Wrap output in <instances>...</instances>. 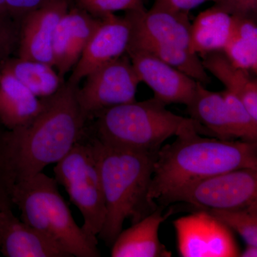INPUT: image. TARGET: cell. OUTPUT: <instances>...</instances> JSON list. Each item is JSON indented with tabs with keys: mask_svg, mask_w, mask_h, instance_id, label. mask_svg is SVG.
I'll use <instances>...</instances> for the list:
<instances>
[{
	"mask_svg": "<svg viewBox=\"0 0 257 257\" xmlns=\"http://www.w3.org/2000/svg\"><path fill=\"white\" fill-rule=\"evenodd\" d=\"M202 126L186 118L177 139L161 147L148 198H159L191 182L238 169L257 170V143L202 138Z\"/></svg>",
	"mask_w": 257,
	"mask_h": 257,
	"instance_id": "6da1fadb",
	"label": "cell"
},
{
	"mask_svg": "<svg viewBox=\"0 0 257 257\" xmlns=\"http://www.w3.org/2000/svg\"><path fill=\"white\" fill-rule=\"evenodd\" d=\"M79 86L66 82L35 119L6 132L16 182L40 173L62 160L82 138L88 120L77 98Z\"/></svg>",
	"mask_w": 257,
	"mask_h": 257,
	"instance_id": "7a4b0ae2",
	"label": "cell"
},
{
	"mask_svg": "<svg viewBox=\"0 0 257 257\" xmlns=\"http://www.w3.org/2000/svg\"><path fill=\"white\" fill-rule=\"evenodd\" d=\"M94 139L106 207L98 236L111 246L126 219L135 224L158 207L150 202L148 193L159 151L113 146Z\"/></svg>",
	"mask_w": 257,
	"mask_h": 257,
	"instance_id": "3957f363",
	"label": "cell"
},
{
	"mask_svg": "<svg viewBox=\"0 0 257 257\" xmlns=\"http://www.w3.org/2000/svg\"><path fill=\"white\" fill-rule=\"evenodd\" d=\"M57 184L42 172L15 182L13 202L21 211L22 220L58 243L71 257L100 256L97 239L75 222Z\"/></svg>",
	"mask_w": 257,
	"mask_h": 257,
	"instance_id": "277c9868",
	"label": "cell"
},
{
	"mask_svg": "<svg viewBox=\"0 0 257 257\" xmlns=\"http://www.w3.org/2000/svg\"><path fill=\"white\" fill-rule=\"evenodd\" d=\"M155 97L104 109L96 114L91 133L101 143L146 151H159L176 136L186 118L168 110Z\"/></svg>",
	"mask_w": 257,
	"mask_h": 257,
	"instance_id": "5b68a950",
	"label": "cell"
},
{
	"mask_svg": "<svg viewBox=\"0 0 257 257\" xmlns=\"http://www.w3.org/2000/svg\"><path fill=\"white\" fill-rule=\"evenodd\" d=\"M54 173L57 184L63 186L82 214L83 231L96 238L104 224L106 207L95 139L92 133L87 135V128L68 154L56 163Z\"/></svg>",
	"mask_w": 257,
	"mask_h": 257,
	"instance_id": "8992f818",
	"label": "cell"
},
{
	"mask_svg": "<svg viewBox=\"0 0 257 257\" xmlns=\"http://www.w3.org/2000/svg\"><path fill=\"white\" fill-rule=\"evenodd\" d=\"M155 202L165 208L186 203L203 210L246 207L257 202V170L238 169L191 182L167 193Z\"/></svg>",
	"mask_w": 257,
	"mask_h": 257,
	"instance_id": "52a82bcc",
	"label": "cell"
},
{
	"mask_svg": "<svg viewBox=\"0 0 257 257\" xmlns=\"http://www.w3.org/2000/svg\"><path fill=\"white\" fill-rule=\"evenodd\" d=\"M77 98L88 121L104 109L136 101L137 89L141 82L128 56L107 62L90 72Z\"/></svg>",
	"mask_w": 257,
	"mask_h": 257,
	"instance_id": "ba28073f",
	"label": "cell"
},
{
	"mask_svg": "<svg viewBox=\"0 0 257 257\" xmlns=\"http://www.w3.org/2000/svg\"><path fill=\"white\" fill-rule=\"evenodd\" d=\"M179 256L182 257L239 256L232 231L203 209L173 221Z\"/></svg>",
	"mask_w": 257,
	"mask_h": 257,
	"instance_id": "9c48e42d",
	"label": "cell"
},
{
	"mask_svg": "<svg viewBox=\"0 0 257 257\" xmlns=\"http://www.w3.org/2000/svg\"><path fill=\"white\" fill-rule=\"evenodd\" d=\"M140 81L154 92V97L165 103L187 106L192 100L198 82L161 60L153 54L130 47L126 51Z\"/></svg>",
	"mask_w": 257,
	"mask_h": 257,
	"instance_id": "30bf717a",
	"label": "cell"
},
{
	"mask_svg": "<svg viewBox=\"0 0 257 257\" xmlns=\"http://www.w3.org/2000/svg\"><path fill=\"white\" fill-rule=\"evenodd\" d=\"M131 38L132 25L126 17L110 14L101 18L67 82L79 86L94 69L126 54Z\"/></svg>",
	"mask_w": 257,
	"mask_h": 257,
	"instance_id": "8fae6325",
	"label": "cell"
},
{
	"mask_svg": "<svg viewBox=\"0 0 257 257\" xmlns=\"http://www.w3.org/2000/svg\"><path fill=\"white\" fill-rule=\"evenodd\" d=\"M71 5L70 0H57L25 15L20 21L18 57L53 66L55 29Z\"/></svg>",
	"mask_w": 257,
	"mask_h": 257,
	"instance_id": "7c38bea8",
	"label": "cell"
},
{
	"mask_svg": "<svg viewBox=\"0 0 257 257\" xmlns=\"http://www.w3.org/2000/svg\"><path fill=\"white\" fill-rule=\"evenodd\" d=\"M101 23V19L71 5L54 35L53 67L63 77L77 64Z\"/></svg>",
	"mask_w": 257,
	"mask_h": 257,
	"instance_id": "4fadbf2b",
	"label": "cell"
},
{
	"mask_svg": "<svg viewBox=\"0 0 257 257\" xmlns=\"http://www.w3.org/2000/svg\"><path fill=\"white\" fill-rule=\"evenodd\" d=\"M135 30L147 36L172 46L189 51L191 46L192 23L189 14L175 11L154 3L151 9L146 8L125 12Z\"/></svg>",
	"mask_w": 257,
	"mask_h": 257,
	"instance_id": "5bb4252c",
	"label": "cell"
},
{
	"mask_svg": "<svg viewBox=\"0 0 257 257\" xmlns=\"http://www.w3.org/2000/svg\"><path fill=\"white\" fill-rule=\"evenodd\" d=\"M0 253L6 257H71L58 243L20 220L12 208L0 214Z\"/></svg>",
	"mask_w": 257,
	"mask_h": 257,
	"instance_id": "9a60e30c",
	"label": "cell"
},
{
	"mask_svg": "<svg viewBox=\"0 0 257 257\" xmlns=\"http://www.w3.org/2000/svg\"><path fill=\"white\" fill-rule=\"evenodd\" d=\"M165 207L158 205L142 220L122 230L111 246L112 257H170L172 252L159 239L160 225L172 213L164 214Z\"/></svg>",
	"mask_w": 257,
	"mask_h": 257,
	"instance_id": "2e32d148",
	"label": "cell"
},
{
	"mask_svg": "<svg viewBox=\"0 0 257 257\" xmlns=\"http://www.w3.org/2000/svg\"><path fill=\"white\" fill-rule=\"evenodd\" d=\"M44 106L40 99L10 72L0 69V123L14 130L30 123Z\"/></svg>",
	"mask_w": 257,
	"mask_h": 257,
	"instance_id": "e0dca14e",
	"label": "cell"
},
{
	"mask_svg": "<svg viewBox=\"0 0 257 257\" xmlns=\"http://www.w3.org/2000/svg\"><path fill=\"white\" fill-rule=\"evenodd\" d=\"M201 58L206 70L223 83L226 90L237 96L257 121V80L253 74L231 63L223 51L209 52Z\"/></svg>",
	"mask_w": 257,
	"mask_h": 257,
	"instance_id": "ac0fdd59",
	"label": "cell"
},
{
	"mask_svg": "<svg viewBox=\"0 0 257 257\" xmlns=\"http://www.w3.org/2000/svg\"><path fill=\"white\" fill-rule=\"evenodd\" d=\"M234 17L216 7L204 10L195 18L191 28V46L199 57L223 51L229 41Z\"/></svg>",
	"mask_w": 257,
	"mask_h": 257,
	"instance_id": "d6986e66",
	"label": "cell"
},
{
	"mask_svg": "<svg viewBox=\"0 0 257 257\" xmlns=\"http://www.w3.org/2000/svg\"><path fill=\"white\" fill-rule=\"evenodd\" d=\"M191 119L223 140H235L228 117L224 99L221 92L208 90L198 82L192 100L187 106Z\"/></svg>",
	"mask_w": 257,
	"mask_h": 257,
	"instance_id": "ffe728a7",
	"label": "cell"
},
{
	"mask_svg": "<svg viewBox=\"0 0 257 257\" xmlns=\"http://www.w3.org/2000/svg\"><path fill=\"white\" fill-rule=\"evenodd\" d=\"M130 47H138L153 54L161 60L184 72L204 86L211 82V78L203 66L200 57L191 51L161 43L135 30L133 26Z\"/></svg>",
	"mask_w": 257,
	"mask_h": 257,
	"instance_id": "44dd1931",
	"label": "cell"
},
{
	"mask_svg": "<svg viewBox=\"0 0 257 257\" xmlns=\"http://www.w3.org/2000/svg\"><path fill=\"white\" fill-rule=\"evenodd\" d=\"M0 69L10 72L40 99L54 95L65 84L53 66L39 61L12 57Z\"/></svg>",
	"mask_w": 257,
	"mask_h": 257,
	"instance_id": "7402d4cb",
	"label": "cell"
},
{
	"mask_svg": "<svg viewBox=\"0 0 257 257\" xmlns=\"http://www.w3.org/2000/svg\"><path fill=\"white\" fill-rule=\"evenodd\" d=\"M234 17L232 32L223 52L235 66L256 75V17Z\"/></svg>",
	"mask_w": 257,
	"mask_h": 257,
	"instance_id": "603a6c76",
	"label": "cell"
},
{
	"mask_svg": "<svg viewBox=\"0 0 257 257\" xmlns=\"http://www.w3.org/2000/svg\"><path fill=\"white\" fill-rule=\"evenodd\" d=\"M205 211L237 232L246 244L257 246V202L240 209Z\"/></svg>",
	"mask_w": 257,
	"mask_h": 257,
	"instance_id": "cb8c5ba5",
	"label": "cell"
},
{
	"mask_svg": "<svg viewBox=\"0 0 257 257\" xmlns=\"http://www.w3.org/2000/svg\"><path fill=\"white\" fill-rule=\"evenodd\" d=\"M235 139L257 143V121L248 112L237 96L225 89L221 92Z\"/></svg>",
	"mask_w": 257,
	"mask_h": 257,
	"instance_id": "d4e9b609",
	"label": "cell"
},
{
	"mask_svg": "<svg viewBox=\"0 0 257 257\" xmlns=\"http://www.w3.org/2000/svg\"><path fill=\"white\" fill-rule=\"evenodd\" d=\"M6 130H0V214L5 209L13 207V191L16 182Z\"/></svg>",
	"mask_w": 257,
	"mask_h": 257,
	"instance_id": "484cf974",
	"label": "cell"
},
{
	"mask_svg": "<svg viewBox=\"0 0 257 257\" xmlns=\"http://www.w3.org/2000/svg\"><path fill=\"white\" fill-rule=\"evenodd\" d=\"M20 27L12 16L6 0H0V63L17 52Z\"/></svg>",
	"mask_w": 257,
	"mask_h": 257,
	"instance_id": "4316f807",
	"label": "cell"
},
{
	"mask_svg": "<svg viewBox=\"0 0 257 257\" xmlns=\"http://www.w3.org/2000/svg\"><path fill=\"white\" fill-rule=\"evenodd\" d=\"M146 0H72V5L101 19L118 11H131L145 7Z\"/></svg>",
	"mask_w": 257,
	"mask_h": 257,
	"instance_id": "83f0119b",
	"label": "cell"
},
{
	"mask_svg": "<svg viewBox=\"0 0 257 257\" xmlns=\"http://www.w3.org/2000/svg\"><path fill=\"white\" fill-rule=\"evenodd\" d=\"M214 5L234 16L256 17L257 0H218Z\"/></svg>",
	"mask_w": 257,
	"mask_h": 257,
	"instance_id": "f1b7e54d",
	"label": "cell"
},
{
	"mask_svg": "<svg viewBox=\"0 0 257 257\" xmlns=\"http://www.w3.org/2000/svg\"><path fill=\"white\" fill-rule=\"evenodd\" d=\"M54 1L57 0H6L12 16L20 24L22 18L30 12Z\"/></svg>",
	"mask_w": 257,
	"mask_h": 257,
	"instance_id": "f546056e",
	"label": "cell"
},
{
	"mask_svg": "<svg viewBox=\"0 0 257 257\" xmlns=\"http://www.w3.org/2000/svg\"><path fill=\"white\" fill-rule=\"evenodd\" d=\"M207 2L217 3L218 0H155V3L175 11L189 14L191 10Z\"/></svg>",
	"mask_w": 257,
	"mask_h": 257,
	"instance_id": "4dcf8cb0",
	"label": "cell"
},
{
	"mask_svg": "<svg viewBox=\"0 0 257 257\" xmlns=\"http://www.w3.org/2000/svg\"><path fill=\"white\" fill-rule=\"evenodd\" d=\"M239 256L241 257H256L257 246L246 244V248L243 250L242 252H240Z\"/></svg>",
	"mask_w": 257,
	"mask_h": 257,
	"instance_id": "1f68e13d",
	"label": "cell"
},
{
	"mask_svg": "<svg viewBox=\"0 0 257 257\" xmlns=\"http://www.w3.org/2000/svg\"><path fill=\"white\" fill-rule=\"evenodd\" d=\"M2 64L0 63V68H1Z\"/></svg>",
	"mask_w": 257,
	"mask_h": 257,
	"instance_id": "d6a6232c",
	"label": "cell"
}]
</instances>
